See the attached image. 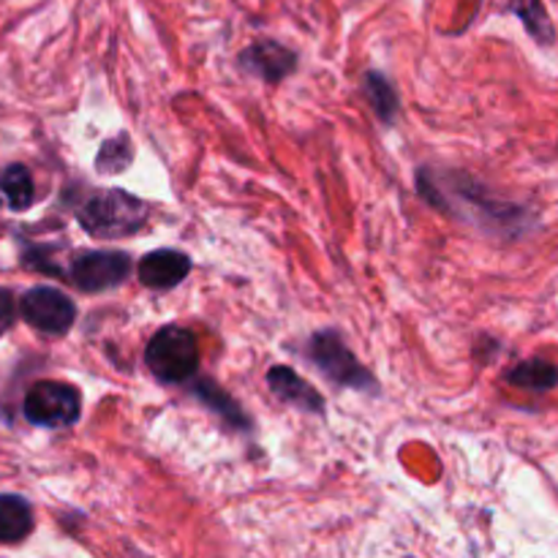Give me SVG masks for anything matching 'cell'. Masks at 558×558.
<instances>
[{"mask_svg": "<svg viewBox=\"0 0 558 558\" xmlns=\"http://www.w3.org/2000/svg\"><path fill=\"white\" fill-rule=\"evenodd\" d=\"M11 322H14V300L9 289H0V336L9 330Z\"/></svg>", "mask_w": 558, "mask_h": 558, "instance_id": "cell-17", "label": "cell"}, {"mask_svg": "<svg viewBox=\"0 0 558 558\" xmlns=\"http://www.w3.org/2000/svg\"><path fill=\"white\" fill-rule=\"evenodd\" d=\"M515 11L523 22H526L529 33H532L537 41L550 44L554 41V27H550L548 16H545V9L539 0H515Z\"/></svg>", "mask_w": 558, "mask_h": 558, "instance_id": "cell-15", "label": "cell"}, {"mask_svg": "<svg viewBox=\"0 0 558 558\" xmlns=\"http://www.w3.org/2000/svg\"><path fill=\"white\" fill-rule=\"evenodd\" d=\"M311 357L316 368L327 376L336 387H352V390H376V379L360 360L349 352L343 338L336 330L316 332L311 341Z\"/></svg>", "mask_w": 558, "mask_h": 558, "instance_id": "cell-3", "label": "cell"}, {"mask_svg": "<svg viewBox=\"0 0 558 558\" xmlns=\"http://www.w3.org/2000/svg\"><path fill=\"white\" fill-rule=\"evenodd\" d=\"M267 385H270L272 396L281 398L283 403H292V407L303 409L311 414H325V398L316 390L314 385L303 379L300 374H294L287 365H276L267 374Z\"/></svg>", "mask_w": 558, "mask_h": 558, "instance_id": "cell-7", "label": "cell"}, {"mask_svg": "<svg viewBox=\"0 0 558 558\" xmlns=\"http://www.w3.org/2000/svg\"><path fill=\"white\" fill-rule=\"evenodd\" d=\"M145 363L158 381L180 385L199 368V341L185 327H161L145 349Z\"/></svg>", "mask_w": 558, "mask_h": 558, "instance_id": "cell-2", "label": "cell"}, {"mask_svg": "<svg viewBox=\"0 0 558 558\" xmlns=\"http://www.w3.org/2000/svg\"><path fill=\"white\" fill-rule=\"evenodd\" d=\"M191 272V259L183 251L158 248L140 262V281L150 289H172Z\"/></svg>", "mask_w": 558, "mask_h": 558, "instance_id": "cell-8", "label": "cell"}, {"mask_svg": "<svg viewBox=\"0 0 558 558\" xmlns=\"http://www.w3.org/2000/svg\"><path fill=\"white\" fill-rule=\"evenodd\" d=\"M85 232L98 240H114L136 234L150 218V207L136 196L125 194L120 189L98 191L76 213Z\"/></svg>", "mask_w": 558, "mask_h": 558, "instance_id": "cell-1", "label": "cell"}, {"mask_svg": "<svg viewBox=\"0 0 558 558\" xmlns=\"http://www.w3.org/2000/svg\"><path fill=\"white\" fill-rule=\"evenodd\" d=\"M33 532V510L22 496H0V545L22 543Z\"/></svg>", "mask_w": 558, "mask_h": 558, "instance_id": "cell-10", "label": "cell"}, {"mask_svg": "<svg viewBox=\"0 0 558 558\" xmlns=\"http://www.w3.org/2000/svg\"><path fill=\"white\" fill-rule=\"evenodd\" d=\"M507 381L526 390H554L558 387V368L545 360H526L507 374Z\"/></svg>", "mask_w": 558, "mask_h": 558, "instance_id": "cell-12", "label": "cell"}, {"mask_svg": "<svg viewBox=\"0 0 558 558\" xmlns=\"http://www.w3.org/2000/svg\"><path fill=\"white\" fill-rule=\"evenodd\" d=\"M129 272L131 256L123 251H80L69 267V278L82 292H107L120 287Z\"/></svg>", "mask_w": 558, "mask_h": 558, "instance_id": "cell-5", "label": "cell"}, {"mask_svg": "<svg viewBox=\"0 0 558 558\" xmlns=\"http://www.w3.org/2000/svg\"><path fill=\"white\" fill-rule=\"evenodd\" d=\"M365 93H368V101L371 107L376 109V114H379L385 123H392L398 112V96L396 87L390 85V80H387L385 74H379V71H368V74H365Z\"/></svg>", "mask_w": 558, "mask_h": 558, "instance_id": "cell-13", "label": "cell"}, {"mask_svg": "<svg viewBox=\"0 0 558 558\" xmlns=\"http://www.w3.org/2000/svg\"><path fill=\"white\" fill-rule=\"evenodd\" d=\"M20 308L27 325L36 327L38 332H47V336H65L76 322V305L52 287L27 289Z\"/></svg>", "mask_w": 558, "mask_h": 558, "instance_id": "cell-6", "label": "cell"}, {"mask_svg": "<svg viewBox=\"0 0 558 558\" xmlns=\"http://www.w3.org/2000/svg\"><path fill=\"white\" fill-rule=\"evenodd\" d=\"M82 414L80 390L63 381H38L25 396V417L41 428H65Z\"/></svg>", "mask_w": 558, "mask_h": 558, "instance_id": "cell-4", "label": "cell"}, {"mask_svg": "<svg viewBox=\"0 0 558 558\" xmlns=\"http://www.w3.org/2000/svg\"><path fill=\"white\" fill-rule=\"evenodd\" d=\"M199 396L205 398L207 403H210L213 409H218V412H223L229 417V423L232 425H240V428H248V417H245L243 412H240V407L234 401H229L227 396H223L221 390H218V387H213L210 381H207V387H202L199 390Z\"/></svg>", "mask_w": 558, "mask_h": 558, "instance_id": "cell-16", "label": "cell"}, {"mask_svg": "<svg viewBox=\"0 0 558 558\" xmlns=\"http://www.w3.org/2000/svg\"><path fill=\"white\" fill-rule=\"evenodd\" d=\"M240 63L262 80L278 82L298 69V54L276 41H259L240 54Z\"/></svg>", "mask_w": 558, "mask_h": 558, "instance_id": "cell-9", "label": "cell"}, {"mask_svg": "<svg viewBox=\"0 0 558 558\" xmlns=\"http://www.w3.org/2000/svg\"><path fill=\"white\" fill-rule=\"evenodd\" d=\"M131 140L125 134H118L114 140H107L96 156V169L101 174H120L131 163Z\"/></svg>", "mask_w": 558, "mask_h": 558, "instance_id": "cell-14", "label": "cell"}, {"mask_svg": "<svg viewBox=\"0 0 558 558\" xmlns=\"http://www.w3.org/2000/svg\"><path fill=\"white\" fill-rule=\"evenodd\" d=\"M36 202L33 178L22 163H11L0 172V207L22 213Z\"/></svg>", "mask_w": 558, "mask_h": 558, "instance_id": "cell-11", "label": "cell"}]
</instances>
